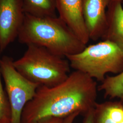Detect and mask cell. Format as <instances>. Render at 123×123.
<instances>
[{
    "label": "cell",
    "instance_id": "5bb4252c",
    "mask_svg": "<svg viewBox=\"0 0 123 123\" xmlns=\"http://www.w3.org/2000/svg\"><path fill=\"white\" fill-rule=\"evenodd\" d=\"M94 108L84 114L83 123H94ZM79 115L78 113H75L66 117L64 118V123H73Z\"/></svg>",
    "mask_w": 123,
    "mask_h": 123
},
{
    "label": "cell",
    "instance_id": "8fae6325",
    "mask_svg": "<svg viewBox=\"0 0 123 123\" xmlns=\"http://www.w3.org/2000/svg\"><path fill=\"white\" fill-rule=\"evenodd\" d=\"M25 14L37 17H56V0H22Z\"/></svg>",
    "mask_w": 123,
    "mask_h": 123
},
{
    "label": "cell",
    "instance_id": "6da1fadb",
    "mask_svg": "<svg viewBox=\"0 0 123 123\" xmlns=\"http://www.w3.org/2000/svg\"><path fill=\"white\" fill-rule=\"evenodd\" d=\"M98 90L94 79L76 70L56 86L40 85L23 109L21 123H37L52 117L65 118L75 113L84 115L94 107Z\"/></svg>",
    "mask_w": 123,
    "mask_h": 123
},
{
    "label": "cell",
    "instance_id": "ba28073f",
    "mask_svg": "<svg viewBox=\"0 0 123 123\" xmlns=\"http://www.w3.org/2000/svg\"><path fill=\"white\" fill-rule=\"evenodd\" d=\"M58 17L87 45L90 38L84 20L82 0H56Z\"/></svg>",
    "mask_w": 123,
    "mask_h": 123
},
{
    "label": "cell",
    "instance_id": "2e32d148",
    "mask_svg": "<svg viewBox=\"0 0 123 123\" xmlns=\"http://www.w3.org/2000/svg\"><path fill=\"white\" fill-rule=\"evenodd\" d=\"M10 123V118L7 117L5 119H2L0 121V123Z\"/></svg>",
    "mask_w": 123,
    "mask_h": 123
},
{
    "label": "cell",
    "instance_id": "277c9868",
    "mask_svg": "<svg viewBox=\"0 0 123 123\" xmlns=\"http://www.w3.org/2000/svg\"><path fill=\"white\" fill-rule=\"evenodd\" d=\"M71 68L102 82L106 74L123 71V51L114 43L103 40L80 53L68 56Z\"/></svg>",
    "mask_w": 123,
    "mask_h": 123
},
{
    "label": "cell",
    "instance_id": "9a60e30c",
    "mask_svg": "<svg viewBox=\"0 0 123 123\" xmlns=\"http://www.w3.org/2000/svg\"><path fill=\"white\" fill-rule=\"evenodd\" d=\"M37 123H64V118L52 117L45 119Z\"/></svg>",
    "mask_w": 123,
    "mask_h": 123
},
{
    "label": "cell",
    "instance_id": "3957f363",
    "mask_svg": "<svg viewBox=\"0 0 123 123\" xmlns=\"http://www.w3.org/2000/svg\"><path fill=\"white\" fill-rule=\"evenodd\" d=\"M22 57L13 61V65L31 82L53 87L63 82L70 74L71 67L66 57H62L43 47L27 45Z\"/></svg>",
    "mask_w": 123,
    "mask_h": 123
},
{
    "label": "cell",
    "instance_id": "7c38bea8",
    "mask_svg": "<svg viewBox=\"0 0 123 123\" xmlns=\"http://www.w3.org/2000/svg\"><path fill=\"white\" fill-rule=\"evenodd\" d=\"M98 89L103 91L105 97L117 98L123 103V71L114 76H106Z\"/></svg>",
    "mask_w": 123,
    "mask_h": 123
},
{
    "label": "cell",
    "instance_id": "5b68a950",
    "mask_svg": "<svg viewBox=\"0 0 123 123\" xmlns=\"http://www.w3.org/2000/svg\"><path fill=\"white\" fill-rule=\"evenodd\" d=\"M12 58L1 57L0 68L10 108V123H21L22 111L35 95L39 85L27 79L13 65Z\"/></svg>",
    "mask_w": 123,
    "mask_h": 123
},
{
    "label": "cell",
    "instance_id": "8992f818",
    "mask_svg": "<svg viewBox=\"0 0 123 123\" xmlns=\"http://www.w3.org/2000/svg\"><path fill=\"white\" fill-rule=\"evenodd\" d=\"M25 16L22 0H0V53L18 37Z\"/></svg>",
    "mask_w": 123,
    "mask_h": 123
},
{
    "label": "cell",
    "instance_id": "7a4b0ae2",
    "mask_svg": "<svg viewBox=\"0 0 123 123\" xmlns=\"http://www.w3.org/2000/svg\"><path fill=\"white\" fill-rule=\"evenodd\" d=\"M18 38L22 44L43 47L62 57L78 53L86 47L58 16L25 14Z\"/></svg>",
    "mask_w": 123,
    "mask_h": 123
},
{
    "label": "cell",
    "instance_id": "e0dca14e",
    "mask_svg": "<svg viewBox=\"0 0 123 123\" xmlns=\"http://www.w3.org/2000/svg\"><path fill=\"white\" fill-rule=\"evenodd\" d=\"M123 0H114L113 1L114 2H121Z\"/></svg>",
    "mask_w": 123,
    "mask_h": 123
},
{
    "label": "cell",
    "instance_id": "9c48e42d",
    "mask_svg": "<svg viewBox=\"0 0 123 123\" xmlns=\"http://www.w3.org/2000/svg\"><path fill=\"white\" fill-rule=\"evenodd\" d=\"M107 24L101 39L117 45L123 51V8L121 2L113 1L107 10Z\"/></svg>",
    "mask_w": 123,
    "mask_h": 123
},
{
    "label": "cell",
    "instance_id": "52a82bcc",
    "mask_svg": "<svg viewBox=\"0 0 123 123\" xmlns=\"http://www.w3.org/2000/svg\"><path fill=\"white\" fill-rule=\"evenodd\" d=\"M84 22L90 40L101 38L107 24V10L114 0H82Z\"/></svg>",
    "mask_w": 123,
    "mask_h": 123
},
{
    "label": "cell",
    "instance_id": "30bf717a",
    "mask_svg": "<svg viewBox=\"0 0 123 123\" xmlns=\"http://www.w3.org/2000/svg\"><path fill=\"white\" fill-rule=\"evenodd\" d=\"M123 121L122 102L96 103L94 108V123H119Z\"/></svg>",
    "mask_w": 123,
    "mask_h": 123
},
{
    "label": "cell",
    "instance_id": "4fadbf2b",
    "mask_svg": "<svg viewBox=\"0 0 123 123\" xmlns=\"http://www.w3.org/2000/svg\"><path fill=\"white\" fill-rule=\"evenodd\" d=\"M1 74L0 68V121L2 119L8 117V112H10L9 102L6 98L2 84L1 82Z\"/></svg>",
    "mask_w": 123,
    "mask_h": 123
}]
</instances>
